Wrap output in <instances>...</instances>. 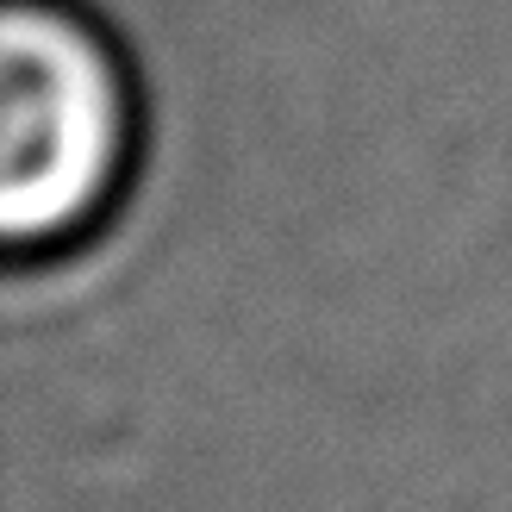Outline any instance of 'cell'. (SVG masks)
Returning <instances> with one entry per match:
<instances>
[{
	"instance_id": "6da1fadb",
	"label": "cell",
	"mask_w": 512,
	"mask_h": 512,
	"mask_svg": "<svg viewBox=\"0 0 512 512\" xmlns=\"http://www.w3.org/2000/svg\"><path fill=\"white\" fill-rule=\"evenodd\" d=\"M0 219L13 250L75 238L107 213L132 157V88L113 44L63 0H7Z\"/></svg>"
}]
</instances>
